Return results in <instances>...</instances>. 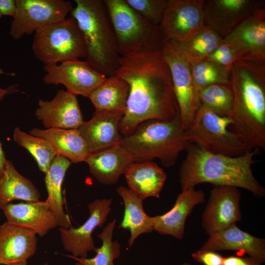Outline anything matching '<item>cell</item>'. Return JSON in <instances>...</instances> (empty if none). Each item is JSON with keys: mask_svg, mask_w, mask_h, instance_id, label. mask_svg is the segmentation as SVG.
Segmentation results:
<instances>
[{"mask_svg": "<svg viewBox=\"0 0 265 265\" xmlns=\"http://www.w3.org/2000/svg\"><path fill=\"white\" fill-rule=\"evenodd\" d=\"M114 75L130 87L120 124L122 135L147 120H172L180 115L170 71L161 50L120 55Z\"/></svg>", "mask_w": 265, "mask_h": 265, "instance_id": "1", "label": "cell"}, {"mask_svg": "<svg viewBox=\"0 0 265 265\" xmlns=\"http://www.w3.org/2000/svg\"><path fill=\"white\" fill-rule=\"evenodd\" d=\"M179 170L182 190L202 183L230 186L245 189L257 198L265 196V189L256 180L252 165L260 152L251 150L244 155L230 157L212 153L190 143Z\"/></svg>", "mask_w": 265, "mask_h": 265, "instance_id": "2", "label": "cell"}, {"mask_svg": "<svg viewBox=\"0 0 265 265\" xmlns=\"http://www.w3.org/2000/svg\"><path fill=\"white\" fill-rule=\"evenodd\" d=\"M233 95L229 115L252 150L265 149V63L238 59L229 72Z\"/></svg>", "mask_w": 265, "mask_h": 265, "instance_id": "3", "label": "cell"}, {"mask_svg": "<svg viewBox=\"0 0 265 265\" xmlns=\"http://www.w3.org/2000/svg\"><path fill=\"white\" fill-rule=\"evenodd\" d=\"M191 143L180 115L172 120H149L122 135L120 145L135 162L159 159L163 166H173L180 155Z\"/></svg>", "mask_w": 265, "mask_h": 265, "instance_id": "4", "label": "cell"}, {"mask_svg": "<svg viewBox=\"0 0 265 265\" xmlns=\"http://www.w3.org/2000/svg\"><path fill=\"white\" fill-rule=\"evenodd\" d=\"M75 1L70 15L81 32L86 49V61L105 76L114 75L120 55L104 0Z\"/></svg>", "mask_w": 265, "mask_h": 265, "instance_id": "5", "label": "cell"}, {"mask_svg": "<svg viewBox=\"0 0 265 265\" xmlns=\"http://www.w3.org/2000/svg\"><path fill=\"white\" fill-rule=\"evenodd\" d=\"M120 55L144 50H161L160 26L144 18L125 0H104Z\"/></svg>", "mask_w": 265, "mask_h": 265, "instance_id": "6", "label": "cell"}, {"mask_svg": "<svg viewBox=\"0 0 265 265\" xmlns=\"http://www.w3.org/2000/svg\"><path fill=\"white\" fill-rule=\"evenodd\" d=\"M233 124L229 116L218 115L200 106L186 132L191 143L208 152L237 157L252 149L241 135L229 129Z\"/></svg>", "mask_w": 265, "mask_h": 265, "instance_id": "7", "label": "cell"}, {"mask_svg": "<svg viewBox=\"0 0 265 265\" xmlns=\"http://www.w3.org/2000/svg\"><path fill=\"white\" fill-rule=\"evenodd\" d=\"M32 49L35 57L44 65L86 58L87 55L81 32L72 17L37 30Z\"/></svg>", "mask_w": 265, "mask_h": 265, "instance_id": "8", "label": "cell"}, {"mask_svg": "<svg viewBox=\"0 0 265 265\" xmlns=\"http://www.w3.org/2000/svg\"><path fill=\"white\" fill-rule=\"evenodd\" d=\"M161 51L170 71L180 119L183 127L187 130L201 106L190 65L173 41L165 42Z\"/></svg>", "mask_w": 265, "mask_h": 265, "instance_id": "9", "label": "cell"}, {"mask_svg": "<svg viewBox=\"0 0 265 265\" xmlns=\"http://www.w3.org/2000/svg\"><path fill=\"white\" fill-rule=\"evenodd\" d=\"M16 13L9 30L15 40L66 18L74 7L71 2L64 0H16Z\"/></svg>", "mask_w": 265, "mask_h": 265, "instance_id": "10", "label": "cell"}, {"mask_svg": "<svg viewBox=\"0 0 265 265\" xmlns=\"http://www.w3.org/2000/svg\"><path fill=\"white\" fill-rule=\"evenodd\" d=\"M204 0H167L160 25L163 44L186 42L204 27Z\"/></svg>", "mask_w": 265, "mask_h": 265, "instance_id": "11", "label": "cell"}, {"mask_svg": "<svg viewBox=\"0 0 265 265\" xmlns=\"http://www.w3.org/2000/svg\"><path fill=\"white\" fill-rule=\"evenodd\" d=\"M43 69L46 73L43 80L46 84H63L70 93L88 98L107 77L93 69L86 60L80 59L59 65L47 64Z\"/></svg>", "mask_w": 265, "mask_h": 265, "instance_id": "12", "label": "cell"}, {"mask_svg": "<svg viewBox=\"0 0 265 265\" xmlns=\"http://www.w3.org/2000/svg\"><path fill=\"white\" fill-rule=\"evenodd\" d=\"M223 40L238 59L265 63V5L256 10Z\"/></svg>", "mask_w": 265, "mask_h": 265, "instance_id": "13", "label": "cell"}, {"mask_svg": "<svg viewBox=\"0 0 265 265\" xmlns=\"http://www.w3.org/2000/svg\"><path fill=\"white\" fill-rule=\"evenodd\" d=\"M263 0H204V26L222 38L256 10L265 5Z\"/></svg>", "mask_w": 265, "mask_h": 265, "instance_id": "14", "label": "cell"}, {"mask_svg": "<svg viewBox=\"0 0 265 265\" xmlns=\"http://www.w3.org/2000/svg\"><path fill=\"white\" fill-rule=\"evenodd\" d=\"M202 216V225L209 235L236 224L241 219V194L238 188L213 186Z\"/></svg>", "mask_w": 265, "mask_h": 265, "instance_id": "15", "label": "cell"}, {"mask_svg": "<svg viewBox=\"0 0 265 265\" xmlns=\"http://www.w3.org/2000/svg\"><path fill=\"white\" fill-rule=\"evenodd\" d=\"M111 198L96 199L88 204L89 216L78 228L59 227L61 239L65 250L75 257H87L88 253L95 251L92 234L95 229L101 227L106 222L111 210Z\"/></svg>", "mask_w": 265, "mask_h": 265, "instance_id": "16", "label": "cell"}, {"mask_svg": "<svg viewBox=\"0 0 265 265\" xmlns=\"http://www.w3.org/2000/svg\"><path fill=\"white\" fill-rule=\"evenodd\" d=\"M35 116L46 129H78L84 122L76 96L64 90L51 101L39 100Z\"/></svg>", "mask_w": 265, "mask_h": 265, "instance_id": "17", "label": "cell"}, {"mask_svg": "<svg viewBox=\"0 0 265 265\" xmlns=\"http://www.w3.org/2000/svg\"><path fill=\"white\" fill-rule=\"evenodd\" d=\"M123 114L95 111L92 118L78 129L89 153L99 152L120 144V124Z\"/></svg>", "mask_w": 265, "mask_h": 265, "instance_id": "18", "label": "cell"}, {"mask_svg": "<svg viewBox=\"0 0 265 265\" xmlns=\"http://www.w3.org/2000/svg\"><path fill=\"white\" fill-rule=\"evenodd\" d=\"M205 202L206 196L202 190H196L194 187L182 190L169 211L151 217L153 231L182 239L185 235L186 218L196 205Z\"/></svg>", "mask_w": 265, "mask_h": 265, "instance_id": "19", "label": "cell"}, {"mask_svg": "<svg viewBox=\"0 0 265 265\" xmlns=\"http://www.w3.org/2000/svg\"><path fill=\"white\" fill-rule=\"evenodd\" d=\"M200 249L234 250L247 254L261 264L265 262V239L241 230L236 224L209 235Z\"/></svg>", "mask_w": 265, "mask_h": 265, "instance_id": "20", "label": "cell"}, {"mask_svg": "<svg viewBox=\"0 0 265 265\" xmlns=\"http://www.w3.org/2000/svg\"><path fill=\"white\" fill-rule=\"evenodd\" d=\"M2 211L7 222L30 230L40 237L58 226L56 217L45 201L10 203Z\"/></svg>", "mask_w": 265, "mask_h": 265, "instance_id": "21", "label": "cell"}, {"mask_svg": "<svg viewBox=\"0 0 265 265\" xmlns=\"http://www.w3.org/2000/svg\"><path fill=\"white\" fill-rule=\"evenodd\" d=\"M84 161L93 176L100 183L115 184L121 175L135 162L131 155L120 144L89 153Z\"/></svg>", "mask_w": 265, "mask_h": 265, "instance_id": "22", "label": "cell"}, {"mask_svg": "<svg viewBox=\"0 0 265 265\" xmlns=\"http://www.w3.org/2000/svg\"><path fill=\"white\" fill-rule=\"evenodd\" d=\"M36 234L6 221L0 226V263L9 265L27 261L37 249Z\"/></svg>", "mask_w": 265, "mask_h": 265, "instance_id": "23", "label": "cell"}, {"mask_svg": "<svg viewBox=\"0 0 265 265\" xmlns=\"http://www.w3.org/2000/svg\"><path fill=\"white\" fill-rule=\"evenodd\" d=\"M124 175L129 188L143 200L159 198L167 177L164 171L152 161L135 162Z\"/></svg>", "mask_w": 265, "mask_h": 265, "instance_id": "24", "label": "cell"}, {"mask_svg": "<svg viewBox=\"0 0 265 265\" xmlns=\"http://www.w3.org/2000/svg\"><path fill=\"white\" fill-rule=\"evenodd\" d=\"M29 134L47 140L56 155L67 158L72 163L84 161L88 154L86 144L78 129L33 128Z\"/></svg>", "mask_w": 265, "mask_h": 265, "instance_id": "25", "label": "cell"}, {"mask_svg": "<svg viewBox=\"0 0 265 265\" xmlns=\"http://www.w3.org/2000/svg\"><path fill=\"white\" fill-rule=\"evenodd\" d=\"M71 163L67 158L56 155L45 173V178L48 192L45 202L56 217L58 227L65 228L72 227V224L69 216L63 209L61 188L66 171Z\"/></svg>", "mask_w": 265, "mask_h": 265, "instance_id": "26", "label": "cell"}, {"mask_svg": "<svg viewBox=\"0 0 265 265\" xmlns=\"http://www.w3.org/2000/svg\"><path fill=\"white\" fill-rule=\"evenodd\" d=\"M116 191L124 204V216L119 228L129 229L130 231L128 243L131 247L140 235L153 232L152 217L143 209V200L129 188L121 186L118 187Z\"/></svg>", "mask_w": 265, "mask_h": 265, "instance_id": "27", "label": "cell"}, {"mask_svg": "<svg viewBox=\"0 0 265 265\" xmlns=\"http://www.w3.org/2000/svg\"><path fill=\"white\" fill-rule=\"evenodd\" d=\"M40 197V192L32 182L21 175L7 160L0 177V210L14 200L34 202L39 201Z\"/></svg>", "mask_w": 265, "mask_h": 265, "instance_id": "28", "label": "cell"}, {"mask_svg": "<svg viewBox=\"0 0 265 265\" xmlns=\"http://www.w3.org/2000/svg\"><path fill=\"white\" fill-rule=\"evenodd\" d=\"M129 91V85L125 80L112 75L107 77L88 98L96 111L114 112L124 115Z\"/></svg>", "mask_w": 265, "mask_h": 265, "instance_id": "29", "label": "cell"}, {"mask_svg": "<svg viewBox=\"0 0 265 265\" xmlns=\"http://www.w3.org/2000/svg\"><path fill=\"white\" fill-rule=\"evenodd\" d=\"M223 39L212 30L204 26L186 42L173 41L192 66L205 60L222 43Z\"/></svg>", "mask_w": 265, "mask_h": 265, "instance_id": "30", "label": "cell"}, {"mask_svg": "<svg viewBox=\"0 0 265 265\" xmlns=\"http://www.w3.org/2000/svg\"><path fill=\"white\" fill-rule=\"evenodd\" d=\"M116 219L109 222L98 236L102 241V245L97 248L95 256L91 258L75 257L68 255V258L76 261V265H114V261L121 254V245L117 240H112Z\"/></svg>", "mask_w": 265, "mask_h": 265, "instance_id": "31", "label": "cell"}, {"mask_svg": "<svg viewBox=\"0 0 265 265\" xmlns=\"http://www.w3.org/2000/svg\"><path fill=\"white\" fill-rule=\"evenodd\" d=\"M13 140L28 151L34 158L41 171L45 173L48 171L56 155L49 141L21 131L18 127L14 130Z\"/></svg>", "mask_w": 265, "mask_h": 265, "instance_id": "32", "label": "cell"}, {"mask_svg": "<svg viewBox=\"0 0 265 265\" xmlns=\"http://www.w3.org/2000/svg\"><path fill=\"white\" fill-rule=\"evenodd\" d=\"M202 106L222 116H229L233 107V95L230 84L216 83L199 91Z\"/></svg>", "mask_w": 265, "mask_h": 265, "instance_id": "33", "label": "cell"}, {"mask_svg": "<svg viewBox=\"0 0 265 265\" xmlns=\"http://www.w3.org/2000/svg\"><path fill=\"white\" fill-rule=\"evenodd\" d=\"M193 79L198 91L216 83H229V72L213 62L203 60L190 65Z\"/></svg>", "mask_w": 265, "mask_h": 265, "instance_id": "34", "label": "cell"}, {"mask_svg": "<svg viewBox=\"0 0 265 265\" xmlns=\"http://www.w3.org/2000/svg\"><path fill=\"white\" fill-rule=\"evenodd\" d=\"M138 14L150 22L160 26L167 0H125Z\"/></svg>", "mask_w": 265, "mask_h": 265, "instance_id": "35", "label": "cell"}, {"mask_svg": "<svg viewBox=\"0 0 265 265\" xmlns=\"http://www.w3.org/2000/svg\"><path fill=\"white\" fill-rule=\"evenodd\" d=\"M205 60L215 63L230 71L238 59L232 48L223 40Z\"/></svg>", "mask_w": 265, "mask_h": 265, "instance_id": "36", "label": "cell"}, {"mask_svg": "<svg viewBox=\"0 0 265 265\" xmlns=\"http://www.w3.org/2000/svg\"><path fill=\"white\" fill-rule=\"evenodd\" d=\"M191 256L204 265H223L224 257L215 251L200 249L193 252Z\"/></svg>", "mask_w": 265, "mask_h": 265, "instance_id": "37", "label": "cell"}, {"mask_svg": "<svg viewBox=\"0 0 265 265\" xmlns=\"http://www.w3.org/2000/svg\"><path fill=\"white\" fill-rule=\"evenodd\" d=\"M223 265H261L250 257L230 256L224 258Z\"/></svg>", "mask_w": 265, "mask_h": 265, "instance_id": "38", "label": "cell"}, {"mask_svg": "<svg viewBox=\"0 0 265 265\" xmlns=\"http://www.w3.org/2000/svg\"><path fill=\"white\" fill-rule=\"evenodd\" d=\"M17 11L16 0H0V14L1 15L15 16Z\"/></svg>", "mask_w": 265, "mask_h": 265, "instance_id": "39", "label": "cell"}, {"mask_svg": "<svg viewBox=\"0 0 265 265\" xmlns=\"http://www.w3.org/2000/svg\"><path fill=\"white\" fill-rule=\"evenodd\" d=\"M4 74V72L0 69V74ZM19 92L18 84H12L5 89L0 88V101H2L5 96Z\"/></svg>", "mask_w": 265, "mask_h": 265, "instance_id": "40", "label": "cell"}, {"mask_svg": "<svg viewBox=\"0 0 265 265\" xmlns=\"http://www.w3.org/2000/svg\"><path fill=\"white\" fill-rule=\"evenodd\" d=\"M7 161V160L5 158L2 145L0 142V177L3 172Z\"/></svg>", "mask_w": 265, "mask_h": 265, "instance_id": "41", "label": "cell"}, {"mask_svg": "<svg viewBox=\"0 0 265 265\" xmlns=\"http://www.w3.org/2000/svg\"><path fill=\"white\" fill-rule=\"evenodd\" d=\"M9 265H27V261H23L18 263L12 264Z\"/></svg>", "mask_w": 265, "mask_h": 265, "instance_id": "42", "label": "cell"}, {"mask_svg": "<svg viewBox=\"0 0 265 265\" xmlns=\"http://www.w3.org/2000/svg\"><path fill=\"white\" fill-rule=\"evenodd\" d=\"M179 265H192L191 264L189 263H187V262H185V263H183Z\"/></svg>", "mask_w": 265, "mask_h": 265, "instance_id": "43", "label": "cell"}, {"mask_svg": "<svg viewBox=\"0 0 265 265\" xmlns=\"http://www.w3.org/2000/svg\"><path fill=\"white\" fill-rule=\"evenodd\" d=\"M44 265H50L47 263H46L44 264Z\"/></svg>", "mask_w": 265, "mask_h": 265, "instance_id": "44", "label": "cell"}, {"mask_svg": "<svg viewBox=\"0 0 265 265\" xmlns=\"http://www.w3.org/2000/svg\"><path fill=\"white\" fill-rule=\"evenodd\" d=\"M1 16V14H0V18Z\"/></svg>", "mask_w": 265, "mask_h": 265, "instance_id": "45", "label": "cell"}, {"mask_svg": "<svg viewBox=\"0 0 265 265\" xmlns=\"http://www.w3.org/2000/svg\"><path fill=\"white\" fill-rule=\"evenodd\" d=\"M0 265H1V264H0Z\"/></svg>", "mask_w": 265, "mask_h": 265, "instance_id": "46", "label": "cell"}]
</instances>
